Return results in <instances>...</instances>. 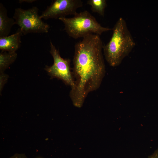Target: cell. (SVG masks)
Instances as JSON below:
<instances>
[{
    "instance_id": "cell-6",
    "label": "cell",
    "mask_w": 158,
    "mask_h": 158,
    "mask_svg": "<svg viewBox=\"0 0 158 158\" xmlns=\"http://www.w3.org/2000/svg\"><path fill=\"white\" fill-rule=\"evenodd\" d=\"M81 0H54L40 15L42 19H59L77 13V9L83 6Z\"/></svg>"
},
{
    "instance_id": "cell-7",
    "label": "cell",
    "mask_w": 158,
    "mask_h": 158,
    "mask_svg": "<svg viewBox=\"0 0 158 158\" xmlns=\"http://www.w3.org/2000/svg\"><path fill=\"white\" fill-rule=\"evenodd\" d=\"M23 34L19 28L14 34L7 36L0 37V49L1 51L15 52L20 47L21 37Z\"/></svg>"
},
{
    "instance_id": "cell-10",
    "label": "cell",
    "mask_w": 158,
    "mask_h": 158,
    "mask_svg": "<svg viewBox=\"0 0 158 158\" xmlns=\"http://www.w3.org/2000/svg\"><path fill=\"white\" fill-rule=\"evenodd\" d=\"M87 4L91 6L92 11L103 16L107 4L105 0H88Z\"/></svg>"
},
{
    "instance_id": "cell-11",
    "label": "cell",
    "mask_w": 158,
    "mask_h": 158,
    "mask_svg": "<svg viewBox=\"0 0 158 158\" xmlns=\"http://www.w3.org/2000/svg\"><path fill=\"white\" fill-rule=\"evenodd\" d=\"M8 75L3 73H0V92L2 91L3 87L7 82L8 78Z\"/></svg>"
},
{
    "instance_id": "cell-2",
    "label": "cell",
    "mask_w": 158,
    "mask_h": 158,
    "mask_svg": "<svg viewBox=\"0 0 158 158\" xmlns=\"http://www.w3.org/2000/svg\"><path fill=\"white\" fill-rule=\"evenodd\" d=\"M111 37L103 50L105 58L111 66H117L128 56L135 46V41L128 30L126 23L122 17L112 28Z\"/></svg>"
},
{
    "instance_id": "cell-1",
    "label": "cell",
    "mask_w": 158,
    "mask_h": 158,
    "mask_svg": "<svg viewBox=\"0 0 158 158\" xmlns=\"http://www.w3.org/2000/svg\"><path fill=\"white\" fill-rule=\"evenodd\" d=\"M100 36L91 34L74 47L72 74L74 85L70 97L74 106L81 107L89 93L99 88L104 76L105 66Z\"/></svg>"
},
{
    "instance_id": "cell-9",
    "label": "cell",
    "mask_w": 158,
    "mask_h": 158,
    "mask_svg": "<svg viewBox=\"0 0 158 158\" xmlns=\"http://www.w3.org/2000/svg\"><path fill=\"white\" fill-rule=\"evenodd\" d=\"M17 56L16 52L12 53L1 51L0 53V73H3L15 61Z\"/></svg>"
},
{
    "instance_id": "cell-12",
    "label": "cell",
    "mask_w": 158,
    "mask_h": 158,
    "mask_svg": "<svg viewBox=\"0 0 158 158\" xmlns=\"http://www.w3.org/2000/svg\"><path fill=\"white\" fill-rule=\"evenodd\" d=\"M9 158H28V157L24 154L16 153Z\"/></svg>"
},
{
    "instance_id": "cell-13",
    "label": "cell",
    "mask_w": 158,
    "mask_h": 158,
    "mask_svg": "<svg viewBox=\"0 0 158 158\" xmlns=\"http://www.w3.org/2000/svg\"><path fill=\"white\" fill-rule=\"evenodd\" d=\"M148 158H158V149L155 150L152 154L149 156Z\"/></svg>"
},
{
    "instance_id": "cell-4",
    "label": "cell",
    "mask_w": 158,
    "mask_h": 158,
    "mask_svg": "<svg viewBox=\"0 0 158 158\" xmlns=\"http://www.w3.org/2000/svg\"><path fill=\"white\" fill-rule=\"evenodd\" d=\"M38 12L36 6L27 9L20 8L15 9L13 18L23 35L48 32L50 25L42 21Z\"/></svg>"
},
{
    "instance_id": "cell-14",
    "label": "cell",
    "mask_w": 158,
    "mask_h": 158,
    "mask_svg": "<svg viewBox=\"0 0 158 158\" xmlns=\"http://www.w3.org/2000/svg\"><path fill=\"white\" fill-rule=\"evenodd\" d=\"M36 1L35 0H19V3H21L23 2H26L28 3H31Z\"/></svg>"
},
{
    "instance_id": "cell-3",
    "label": "cell",
    "mask_w": 158,
    "mask_h": 158,
    "mask_svg": "<svg viewBox=\"0 0 158 158\" xmlns=\"http://www.w3.org/2000/svg\"><path fill=\"white\" fill-rule=\"evenodd\" d=\"M70 18L58 19L64 24V30L70 37L77 39L88 35L94 34L100 35L112 29L102 26L88 11L85 10L77 13Z\"/></svg>"
},
{
    "instance_id": "cell-8",
    "label": "cell",
    "mask_w": 158,
    "mask_h": 158,
    "mask_svg": "<svg viewBox=\"0 0 158 158\" xmlns=\"http://www.w3.org/2000/svg\"><path fill=\"white\" fill-rule=\"evenodd\" d=\"M6 8L1 3H0V37L8 35L13 26L16 24L13 18L7 16Z\"/></svg>"
},
{
    "instance_id": "cell-5",
    "label": "cell",
    "mask_w": 158,
    "mask_h": 158,
    "mask_svg": "<svg viewBox=\"0 0 158 158\" xmlns=\"http://www.w3.org/2000/svg\"><path fill=\"white\" fill-rule=\"evenodd\" d=\"M50 53L53 59L51 66H46L45 69L52 78L62 80L71 87L74 85L72 72L70 68V60L62 58L59 51L51 41L50 42Z\"/></svg>"
}]
</instances>
